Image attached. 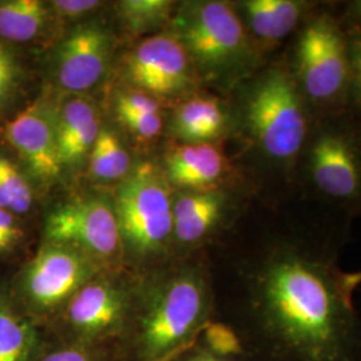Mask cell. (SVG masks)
<instances>
[{"instance_id": "11", "label": "cell", "mask_w": 361, "mask_h": 361, "mask_svg": "<svg viewBox=\"0 0 361 361\" xmlns=\"http://www.w3.org/2000/svg\"><path fill=\"white\" fill-rule=\"evenodd\" d=\"M316 0H243L234 3L249 37L265 62L279 56Z\"/></svg>"}, {"instance_id": "24", "label": "cell", "mask_w": 361, "mask_h": 361, "mask_svg": "<svg viewBox=\"0 0 361 361\" xmlns=\"http://www.w3.org/2000/svg\"><path fill=\"white\" fill-rule=\"evenodd\" d=\"M205 348L224 359H235L244 355L243 344L237 334L224 322L210 320L202 329Z\"/></svg>"}, {"instance_id": "19", "label": "cell", "mask_w": 361, "mask_h": 361, "mask_svg": "<svg viewBox=\"0 0 361 361\" xmlns=\"http://www.w3.org/2000/svg\"><path fill=\"white\" fill-rule=\"evenodd\" d=\"M37 343L34 325L13 310L6 293H0V361H30Z\"/></svg>"}, {"instance_id": "13", "label": "cell", "mask_w": 361, "mask_h": 361, "mask_svg": "<svg viewBox=\"0 0 361 361\" xmlns=\"http://www.w3.org/2000/svg\"><path fill=\"white\" fill-rule=\"evenodd\" d=\"M111 39L104 27L82 25L62 42L55 61L58 83L70 91H85L99 82L110 59Z\"/></svg>"}, {"instance_id": "25", "label": "cell", "mask_w": 361, "mask_h": 361, "mask_svg": "<svg viewBox=\"0 0 361 361\" xmlns=\"http://www.w3.org/2000/svg\"><path fill=\"white\" fill-rule=\"evenodd\" d=\"M349 85L347 110L361 121V32L348 34Z\"/></svg>"}, {"instance_id": "26", "label": "cell", "mask_w": 361, "mask_h": 361, "mask_svg": "<svg viewBox=\"0 0 361 361\" xmlns=\"http://www.w3.org/2000/svg\"><path fill=\"white\" fill-rule=\"evenodd\" d=\"M116 110L119 119L159 113V107L155 99L142 92H126L119 95L116 99Z\"/></svg>"}, {"instance_id": "10", "label": "cell", "mask_w": 361, "mask_h": 361, "mask_svg": "<svg viewBox=\"0 0 361 361\" xmlns=\"http://www.w3.org/2000/svg\"><path fill=\"white\" fill-rule=\"evenodd\" d=\"M92 273L87 255L71 246L47 243L28 264L22 289L37 310H54L87 284Z\"/></svg>"}, {"instance_id": "17", "label": "cell", "mask_w": 361, "mask_h": 361, "mask_svg": "<svg viewBox=\"0 0 361 361\" xmlns=\"http://www.w3.org/2000/svg\"><path fill=\"white\" fill-rule=\"evenodd\" d=\"M173 131L185 143H216L232 126V111L214 94L194 92L177 107Z\"/></svg>"}, {"instance_id": "21", "label": "cell", "mask_w": 361, "mask_h": 361, "mask_svg": "<svg viewBox=\"0 0 361 361\" xmlns=\"http://www.w3.org/2000/svg\"><path fill=\"white\" fill-rule=\"evenodd\" d=\"M90 170L94 177L104 180H121L129 174V153L114 131H99L90 150Z\"/></svg>"}, {"instance_id": "16", "label": "cell", "mask_w": 361, "mask_h": 361, "mask_svg": "<svg viewBox=\"0 0 361 361\" xmlns=\"http://www.w3.org/2000/svg\"><path fill=\"white\" fill-rule=\"evenodd\" d=\"M126 302L123 295L106 283H87L68 304V320L80 335L99 336L111 332L123 322Z\"/></svg>"}, {"instance_id": "33", "label": "cell", "mask_w": 361, "mask_h": 361, "mask_svg": "<svg viewBox=\"0 0 361 361\" xmlns=\"http://www.w3.org/2000/svg\"><path fill=\"white\" fill-rule=\"evenodd\" d=\"M182 361H231V359H224L216 356L214 353L209 352L207 348L195 350L192 355H189L185 360Z\"/></svg>"}, {"instance_id": "12", "label": "cell", "mask_w": 361, "mask_h": 361, "mask_svg": "<svg viewBox=\"0 0 361 361\" xmlns=\"http://www.w3.org/2000/svg\"><path fill=\"white\" fill-rule=\"evenodd\" d=\"M6 137L22 157L31 174L42 182H52L61 176V162L55 110L35 102L8 122Z\"/></svg>"}, {"instance_id": "14", "label": "cell", "mask_w": 361, "mask_h": 361, "mask_svg": "<svg viewBox=\"0 0 361 361\" xmlns=\"http://www.w3.org/2000/svg\"><path fill=\"white\" fill-rule=\"evenodd\" d=\"M237 197L229 189L186 192L173 205V233L183 245L212 238L234 217Z\"/></svg>"}, {"instance_id": "3", "label": "cell", "mask_w": 361, "mask_h": 361, "mask_svg": "<svg viewBox=\"0 0 361 361\" xmlns=\"http://www.w3.org/2000/svg\"><path fill=\"white\" fill-rule=\"evenodd\" d=\"M295 194L361 217V122L348 110L314 119L297 164Z\"/></svg>"}, {"instance_id": "5", "label": "cell", "mask_w": 361, "mask_h": 361, "mask_svg": "<svg viewBox=\"0 0 361 361\" xmlns=\"http://www.w3.org/2000/svg\"><path fill=\"white\" fill-rule=\"evenodd\" d=\"M280 55L316 118L347 110L348 34L332 1H319Z\"/></svg>"}, {"instance_id": "6", "label": "cell", "mask_w": 361, "mask_h": 361, "mask_svg": "<svg viewBox=\"0 0 361 361\" xmlns=\"http://www.w3.org/2000/svg\"><path fill=\"white\" fill-rule=\"evenodd\" d=\"M202 265H193L176 276L145 314L141 343L154 360L188 344L210 320L213 290Z\"/></svg>"}, {"instance_id": "18", "label": "cell", "mask_w": 361, "mask_h": 361, "mask_svg": "<svg viewBox=\"0 0 361 361\" xmlns=\"http://www.w3.org/2000/svg\"><path fill=\"white\" fill-rule=\"evenodd\" d=\"M55 125L63 168L78 165L89 154L101 131L98 111L85 98H71L59 113L55 110Z\"/></svg>"}, {"instance_id": "28", "label": "cell", "mask_w": 361, "mask_h": 361, "mask_svg": "<svg viewBox=\"0 0 361 361\" xmlns=\"http://www.w3.org/2000/svg\"><path fill=\"white\" fill-rule=\"evenodd\" d=\"M128 129L142 140L155 138L162 129V119L158 114H147V116H128L119 119Z\"/></svg>"}, {"instance_id": "29", "label": "cell", "mask_w": 361, "mask_h": 361, "mask_svg": "<svg viewBox=\"0 0 361 361\" xmlns=\"http://www.w3.org/2000/svg\"><path fill=\"white\" fill-rule=\"evenodd\" d=\"M334 10L347 34L361 32V0L332 1Z\"/></svg>"}, {"instance_id": "22", "label": "cell", "mask_w": 361, "mask_h": 361, "mask_svg": "<svg viewBox=\"0 0 361 361\" xmlns=\"http://www.w3.org/2000/svg\"><path fill=\"white\" fill-rule=\"evenodd\" d=\"M173 4L169 0H123L118 3V11L130 31L146 32L166 22Z\"/></svg>"}, {"instance_id": "15", "label": "cell", "mask_w": 361, "mask_h": 361, "mask_svg": "<svg viewBox=\"0 0 361 361\" xmlns=\"http://www.w3.org/2000/svg\"><path fill=\"white\" fill-rule=\"evenodd\" d=\"M169 180L188 192L228 189L232 165L216 143H183L166 158Z\"/></svg>"}, {"instance_id": "35", "label": "cell", "mask_w": 361, "mask_h": 361, "mask_svg": "<svg viewBox=\"0 0 361 361\" xmlns=\"http://www.w3.org/2000/svg\"><path fill=\"white\" fill-rule=\"evenodd\" d=\"M357 119H359V118H357ZM360 122H361V121H360Z\"/></svg>"}, {"instance_id": "9", "label": "cell", "mask_w": 361, "mask_h": 361, "mask_svg": "<svg viewBox=\"0 0 361 361\" xmlns=\"http://www.w3.org/2000/svg\"><path fill=\"white\" fill-rule=\"evenodd\" d=\"M130 82L159 97H180L197 89L201 79L180 40L159 34L130 52L125 67Z\"/></svg>"}, {"instance_id": "1", "label": "cell", "mask_w": 361, "mask_h": 361, "mask_svg": "<svg viewBox=\"0 0 361 361\" xmlns=\"http://www.w3.org/2000/svg\"><path fill=\"white\" fill-rule=\"evenodd\" d=\"M238 268L240 317L228 324L250 361H361L360 271L341 268L353 219L293 194L258 198Z\"/></svg>"}, {"instance_id": "2", "label": "cell", "mask_w": 361, "mask_h": 361, "mask_svg": "<svg viewBox=\"0 0 361 361\" xmlns=\"http://www.w3.org/2000/svg\"><path fill=\"white\" fill-rule=\"evenodd\" d=\"M233 90L234 125L244 138L257 178L258 198L295 194L296 169L316 116L281 55L258 67Z\"/></svg>"}, {"instance_id": "7", "label": "cell", "mask_w": 361, "mask_h": 361, "mask_svg": "<svg viewBox=\"0 0 361 361\" xmlns=\"http://www.w3.org/2000/svg\"><path fill=\"white\" fill-rule=\"evenodd\" d=\"M121 238L140 255L158 252L173 233V204L166 182L149 164L129 171L116 194Z\"/></svg>"}, {"instance_id": "31", "label": "cell", "mask_w": 361, "mask_h": 361, "mask_svg": "<svg viewBox=\"0 0 361 361\" xmlns=\"http://www.w3.org/2000/svg\"><path fill=\"white\" fill-rule=\"evenodd\" d=\"M52 10L62 16L73 18L83 13H90L101 6L97 0H55L50 3Z\"/></svg>"}, {"instance_id": "32", "label": "cell", "mask_w": 361, "mask_h": 361, "mask_svg": "<svg viewBox=\"0 0 361 361\" xmlns=\"http://www.w3.org/2000/svg\"><path fill=\"white\" fill-rule=\"evenodd\" d=\"M40 361H95L87 350L83 348H65L51 352Z\"/></svg>"}, {"instance_id": "20", "label": "cell", "mask_w": 361, "mask_h": 361, "mask_svg": "<svg viewBox=\"0 0 361 361\" xmlns=\"http://www.w3.org/2000/svg\"><path fill=\"white\" fill-rule=\"evenodd\" d=\"M50 6L40 0L0 1V37L13 42H28L46 26Z\"/></svg>"}, {"instance_id": "27", "label": "cell", "mask_w": 361, "mask_h": 361, "mask_svg": "<svg viewBox=\"0 0 361 361\" xmlns=\"http://www.w3.org/2000/svg\"><path fill=\"white\" fill-rule=\"evenodd\" d=\"M19 82V67L13 55L0 44V102L13 94Z\"/></svg>"}, {"instance_id": "8", "label": "cell", "mask_w": 361, "mask_h": 361, "mask_svg": "<svg viewBox=\"0 0 361 361\" xmlns=\"http://www.w3.org/2000/svg\"><path fill=\"white\" fill-rule=\"evenodd\" d=\"M44 237L47 243L102 258L114 256L122 241L116 210L101 197H79L54 209Z\"/></svg>"}, {"instance_id": "23", "label": "cell", "mask_w": 361, "mask_h": 361, "mask_svg": "<svg viewBox=\"0 0 361 361\" xmlns=\"http://www.w3.org/2000/svg\"><path fill=\"white\" fill-rule=\"evenodd\" d=\"M0 183L10 201V212L23 214L32 205V190L23 176L8 158L0 155Z\"/></svg>"}, {"instance_id": "34", "label": "cell", "mask_w": 361, "mask_h": 361, "mask_svg": "<svg viewBox=\"0 0 361 361\" xmlns=\"http://www.w3.org/2000/svg\"><path fill=\"white\" fill-rule=\"evenodd\" d=\"M193 344H188V345H183V347H180V348L176 349V350H173V352H170L168 355H165V356H162V357H159V359H157L155 361H171L174 360L176 357H180V355H183L188 349L193 348Z\"/></svg>"}, {"instance_id": "30", "label": "cell", "mask_w": 361, "mask_h": 361, "mask_svg": "<svg viewBox=\"0 0 361 361\" xmlns=\"http://www.w3.org/2000/svg\"><path fill=\"white\" fill-rule=\"evenodd\" d=\"M22 235L23 232L13 213L0 207V255L11 250Z\"/></svg>"}, {"instance_id": "4", "label": "cell", "mask_w": 361, "mask_h": 361, "mask_svg": "<svg viewBox=\"0 0 361 361\" xmlns=\"http://www.w3.org/2000/svg\"><path fill=\"white\" fill-rule=\"evenodd\" d=\"M173 35L189 54L201 82L222 89H234L267 63L234 3H185L173 19Z\"/></svg>"}]
</instances>
